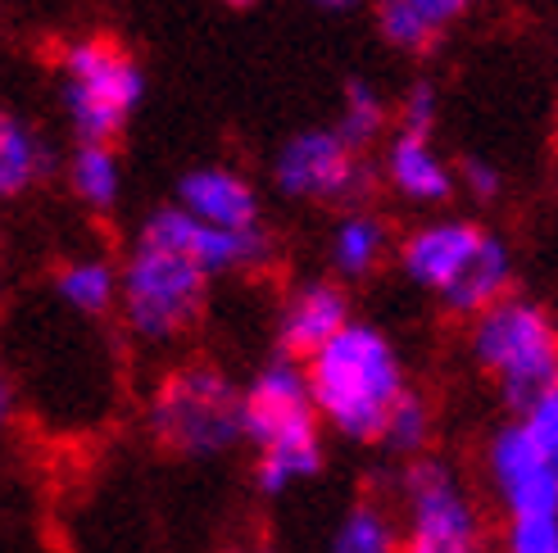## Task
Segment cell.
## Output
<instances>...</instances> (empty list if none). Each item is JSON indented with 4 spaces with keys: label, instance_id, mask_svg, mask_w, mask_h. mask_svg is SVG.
Here are the masks:
<instances>
[{
    "label": "cell",
    "instance_id": "18",
    "mask_svg": "<svg viewBox=\"0 0 558 553\" xmlns=\"http://www.w3.org/2000/svg\"><path fill=\"white\" fill-rule=\"evenodd\" d=\"M377 23H381V37L400 50H427L436 41V27L413 10L409 0H381Z\"/></svg>",
    "mask_w": 558,
    "mask_h": 553
},
{
    "label": "cell",
    "instance_id": "15",
    "mask_svg": "<svg viewBox=\"0 0 558 553\" xmlns=\"http://www.w3.org/2000/svg\"><path fill=\"white\" fill-rule=\"evenodd\" d=\"M69 186L82 205L92 209H109L119 196V163L109 155V146H77L73 163H69Z\"/></svg>",
    "mask_w": 558,
    "mask_h": 553
},
{
    "label": "cell",
    "instance_id": "23",
    "mask_svg": "<svg viewBox=\"0 0 558 553\" xmlns=\"http://www.w3.org/2000/svg\"><path fill=\"white\" fill-rule=\"evenodd\" d=\"M513 553H558V517H513Z\"/></svg>",
    "mask_w": 558,
    "mask_h": 553
},
{
    "label": "cell",
    "instance_id": "22",
    "mask_svg": "<svg viewBox=\"0 0 558 553\" xmlns=\"http://www.w3.org/2000/svg\"><path fill=\"white\" fill-rule=\"evenodd\" d=\"M522 431L532 435V445L558 467V391H549L545 400H536L532 408H526Z\"/></svg>",
    "mask_w": 558,
    "mask_h": 553
},
{
    "label": "cell",
    "instance_id": "13",
    "mask_svg": "<svg viewBox=\"0 0 558 553\" xmlns=\"http://www.w3.org/2000/svg\"><path fill=\"white\" fill-rule=\"evenodd\" d=\"M386 169H390V182H396L404 196H413V200H445V196L454 191L450 169H445V163L432 155L427 136H409V132H400V136H396V146H390Z\"/></svg>",
    "mask_w": 558,
    "mask_h": 553
},
{
    "label": "cell",
    "instance_id": "27",
    "mask_svg": "<svg viewBox=\"0 0 558 553\" xmlns=\"http://www.w3.org/2000/svg\"><path fill=\"white\" fill-rule=\"evenodd\" d=\"M463 177L472 182V191H477V196H495V173L482 169L477 159H468V163H463Z\"/></svg>",
    "mask_w": 558,
    "mask_h": 553
},
{
    "label": "cell",
    "instance_id": "24",
    "mask_svg": "<svg viewBox=\"0 0 558 553\" xmlns=\"http://www.w3.org/2000/svg\"><path fill=\"white\" fill-rule=\"evenodd\" d=\"M432 114H436V96H432V87H413L409 91V100H404V132L409 136H427L432 132Z\"/></svg>",
    "mask_w": 558,
    "mask_h": 553
},
{
    "label": "cell",
    "instance_id": "19",
    "mask_svg": "<svg viewBox=\"0 0 558 553\" xmlns=\"http://www.w3.org/2000/svg\"><path fill=\"white\" fill-rule=\"evenodd\" d=\"M337 553H400V549L377 508H354L337 536Z\"/></svg>",
    "mask_w": 558,
    "mask_h": 553
},
{
    "label": "cell",
    "instance_id": "4",
    "mask_svg": "<svg viewBox=\"0 0 558 553\" xmlns=\"http://www.w3.org/2000/svg\"><path fill=\"white\" fill-rule=\"evenodd\" d=\"M205 282L209 272L191 255L142 236L123 272V309L132 331H142L146 341H169L186 331L205 304Z\"/></svg>",
    "mask_w": 558,
    "mask_h": 553
},
{
    "label": "cell",
    "instance_id": "1",
    "mask_svg": "<svg viewBox=\"0 0 558 553\" xmlns=\"http://www.w3.org/2000/svg\"><path fill=\"white\" fill-rule=\"evenodd\" d=\"M310 391L323 418L350 440H381L390 413L404 400L400 358L373 327H345L310 358Z\"/></svg>",
    "mask_w": 558,
    "mask_h": 553
},
{
    "label": "cell",
    "instance_id": "21",
    "mask_svg": "<svg viewBox=\"0 0 558 553\" xmlns=\"http://www.w3.org/2000/svg\"><path fill=\"white\" fill-rule=\"evenodd\" d=\"M427 422H432V418H427V404L404 391V400L396 404V413H390L381 440H386L390 450H404V454H409V450H417V445L427 440Z\"/></svg>",
    "mask_w": 558,
    "mask_h": 553
},
{
    "label": "cell",
    "instance_id": "25",
    "mask_svg": "<svg viewBox=\"0 0 558 553\" xmlns=\"http://www.w3.org/2000/svg\"><path fill=\"white\" fill-rule=\"evenodd\" d=\"M400 553H477V540H450V536H417V531H409Z\"/></svg>",
    "mask_w": 558,
    "mask_h": 553
},
{
    "label": "cell",
    "instance_id": "6",
    "mask_svg": "<svg viewBox=\"0 0 558 553\" xmlns=\"http://www.w3.org/2000/svg\"><path fill=\"white\" fill-rule=\"evenodd\" d=\"M150 431L173 454H218L228 450L241 427V395L214 368H186L159 385L150 408Z\"/></svg>",
    "mask_w": 558,
    "mask_h": 553
},
{
    "label": "cell",
    "instance_id": "12",
    "mask_svg": "<svg viewBox=\"0 0 558 553\" xmlns=\"http://www.w3.org/2000/svg\"><path fill=\"white\" fill-rule=\"evenodd\" d=\"M350 322H345V299L337 286H310L300 291L287 304V318H282V345L295 358H314L318 349H327L331 341L341 336Z\"/></svg>",
    "mask_w": 558,
    "mask_h": 553
},
{
    "label": "cell",
    "instance_id": "29",
    "mask_svg": "<svg viewBox=\"0 0 558 553\" xmlns=\"http://www.w3.org/2000/svg\"><path fill=\"white\" fill-rule=\"evenodd\" d=\"M323 5H345V0H323Z\"/></svg>",
    "mask_w": 558,
    "mask_h": 553
},
{
    "label": "cell",
    "instance_id": "2",
    "mask_svg": "<svg viewBox=\"0 0 558 553\" xmlns=\"http://www.w3.org/2000/svg\"><path fill=\"white\" fill-rule=\"evenodd\" d=\"M318 404L310 377L291 364H272L241 395V427L259 445V486L282 490L300 477H314L323 463L318 445Z\"/></svg>",
    "mask_w": 558,
    "mask_h": 553
},
{
    "label": "cell",
    "instance_id": "3",
    "mask_svg": "<svg viewBox=\"0 0 558 553\" xmlns=\"http://www.w3.org/2000/svg\"><path fill=\"white\" fill-rule=\"evenodd\" d=\"M472 354L513 408L558 391V327L522 299H499L472 327Z\"/></svg>",
    "mask_w": 558,
    "mask_h": 553
},
{
    "label": "cell",
    "instance_id": "10",
    "mask_svg": "<svg viewBox=\"0 0 558 553\" xmlns=\"http://www.w3.org/2000/svg\"><path fill=\"white\" fill-rule=\"evenodd\" d=\"M486 241L490 236L477 232L472 223H440V228L413 232L404 241L400 259H404V272L413 276L417 286H432L445 299L468 276V268L477 263V255L486 250Z\"/></svg>",
    "mask_w": 558,
    "mask_h": 553
},
{
    "label": "cell",
    "instance_id": "20",
    "mask_svg": "<svg viewBox=\"0 0 558 553\" xmlns=\"http://www.w3.org/2000/svg\"><path fill=\"white\" fill-rule=\"evenodd\" d=\"M381 127V100L364 87V82H350V91H345V114H341V136L354 146V150H364L368 146V136Z\"/></svg>",
    "mask_w": 558,
    "mask_h": 553
},
{
    "label": "cell",
    "instance_id": "8",
    "mask_svg": "<svg viewBox=\"0 0 558 553\" xmlns=\"http://www.w3.org/2000/svg\"><path fill=\"white\" fill-rule=\"evenodd\" d=\"M142 236L163 241V245H173V250L191 255L209 276H214V272H228V268L264 263V255H268V241H264L259 228H255V232H222V228L201 223V218H191L186 209H163V213H155Z\"/></svg>",
    "mask_w": 558,
    "mask_h": 553
},
{
    "label": "cell",
    "instance_id": "7",
    "mask_svg": "<svg viewBox=\"0 0 558 553\" xmlns=\"http://www.w3.org/2000/svg\"><path fill=\"white\" fill-rule=\"evenodd\" d=\"M277 182L287 196L341 205L354 200L364 186V163L341 132H304L277 159Z\"/></svg>",
    "mask_w": 558,
    "mask_h": 553
},
{
    "label": "cell",
    "instance_id": "9",
    "mask_svg": "<svg viewBox=\"0 0 558 553\" xmlns=\"http://www.w3.org/2000/svg\"><path fill=\"white\" fill-rule=\"evenodd\" d=\"M490 467L513 517H558V467L532 445L522 427H509L495 440Z\"/></svg>",
    "mask_w": 558,
    "mask_h": 553
},
{
    "label": "cell",
    "instance_id": "26",
    "mask_svg": "<svg viewBox=\"0 0 558 553\" xmlns=\"http://www.w3.org/2000/svg\"><path fill=\"white\" fill-rule=\"evenodd\" d=\"M409 5L417 10V14H423L432 27H436V33H440V27L445 23H450V19H459L463 14V5H468V0H409Z\"/></svg>",
    "mask_w": 558,
    "mask_h": 553
},
{
    "label": "cell",
    "instance_id": "28",
    "mask_svg": "<svg viewBox=\"0 0 558 553\" xmlns=\"http://www.w3.org/2000/svg\"><path fill=\"white\" fill-rule=\"evenodd\" d=\"M228 5H255V0H228Z\"/></svg>",
    "mask_w": 558,
    "mask_h": 553
},
{
    "label": "cell",
    "instance_id": "17",
    "mask_svg": "<svg viewBox=\"0 0 558 553\" xmlns=\"http://www.w3.org/2000/svg\"><path fill=\"white\" fill-rule=\"evenodd\" d=\"M54 282H60V295L82 314H105L109 299H114V272H109L105 263H96V259L60 268Z\"/></svg>",
    "mask_w": 558,
    "mask_h": 553
},
{
    "label": "cell",
    "instance_id": "11",
    "mask_svg": "<svg viewBox=\"0 0 558 553\" xmlns=\"http://www.w3.org/2000/svg\"><path fill=\"white\" fill-rule=\"evenodd\" d=\"M182 209L222 232H255L259 223V200L245 177L228 169H201L182 182Z\"/></svg>",
    "mask_w": 558,
    "mask_h": 553
},
{
    "label": "cell",
    "instance_id": "16",
    "mask_svg": "<svg viewBox=\"0 0 558 553\" xmlns=\"http://www.w3.org/2000/svg\"><path fill=\"white\" fill-rule=\"evenodd\" d=\"M41 169H46V159H41V146L33 142V132L19 119L0 123V186H5V196L27 191Z\"/></svg>",
    "mask_w": 558,
    "mask_h": 553
},
{
    "label": "cell",
    "instance_id": "5",
    "mask_svg": "<svg viewBox=\"0 0 558 553\" xmlns=\"http://www.w3.org/2000/svg\"><path fill=\"white\" fill-rule=\"evenodd\" d=\"M64 69V100L73 127L82 136V146H109L132 105L142 100V69L136 60L109 37H92V41H73L60 54Z\"/></svg>",
    "mask_w": 558,
    "mask_h": 553
},
{
    "label": "cell",
    "instance_id": "14",
    "mask_svg": "<svg viewBox=\"0 0 558 553\" xmlns=\"http://www.w3.org/2000/svg\"><path fill=\"white\" fill-rule=\"evenodd\" d=\"M386 223L381 218H345L337 241H331V259L345 276H364L386 259Z\"/></svg>",
    "mask_w": 558,
    "mask_h": 553
}]
</instances>
